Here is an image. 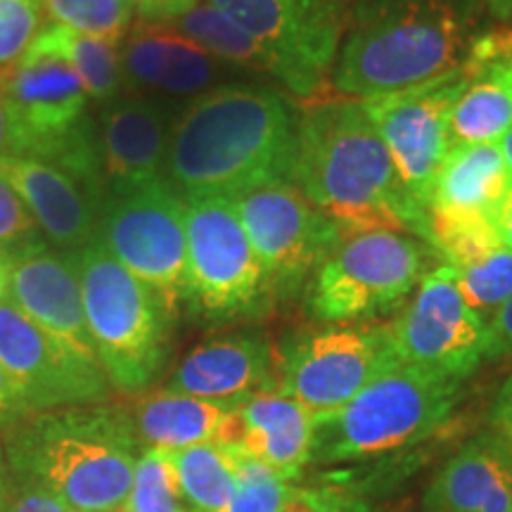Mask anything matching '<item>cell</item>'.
Instances as JSON below:
<instances>
[{"mask_svg": "<svg viewBox=\"0 0 512 512\" xmlns=\"http://www.w3.org/2000/svg\"><path fill=\"white\" fill-rule=\"evenodd\" d=\"M299 119L283 93L221 86L197 95L171 126L164 178L183 197H235L292 181Z\"/></svg>", "mask_w": 512, "mask_h": 512, "instance_id": "6da1fadb", "label": "cell"}, {"mask_svg": "<svg viewBox=\"0 0 512 512\" xmlns=\"http://www.w3.org/2000/svg\"><path fill=\"white\" fill-rule=\"evenodd\" d=\"M292 183L342 235L396 230L427 242L430 214L403 188L361 100L332 98L306 107Z\"/></svg>", "mask_w": 512, "mask_h": 512, "instance_id": "7a4b0ae2", "label": "cell"}, {"mask_svg": "<svg viewBox=\"0 0 512 512\" xmlns=\"http://www.w3.org/2000/svg\"><path fill=\"white\" fill-rule=\"evenodd\" d=\"M3 444L12 482L38 486L69 512H124L143 451L126 408L102 403L22 415Z\"/></svg>", "mask_w": 512, "mask_h": 512, "instance_id": "3957f363", "label": "cell"}, {"mask_svg": "<svg viewBox=\"0 0 512 512\" xmlns=\"http://www.w3.org/2000/svg\"><path fill=\"white\" fill-rule=\"evenodd\" d=\"M479 0H361L337 50L330 86L366 100L463 64L475 43Z\"/></svg>", "mask_w": 512, "mask_h": 512, "instance_id": "277c9868", "label": "cell"}, {"mask_svg": "<svg viewBox=\"0 0 512 512\" xmlns=\"http://www.w3.org/2000/svg\"><path fill=\"white\" fill-rule=\"evenodd\" d=\"M463 380L396 366L316 420L311 463H358L432 437L456 411Z\"/></svg>", "mask_w": 512, "mask_h": 512, "instance_id": "5b68a950", "label": "cell"}, {"mask_svg": "<svg viewBox=\"0 0 512 512\" xmlns=\"http://www.w3.org/2000/svg\"><path fill=\"white\" fill-rule=\"evenodd\" d=\"M95 354L112 389L145 392L169 356L171 313L100 240L74 254Z\"/></svg>", "mask_w": 512, "mask_h": 512, "instance_id": "8992f818", "label": "cell"}, {"mask_svg": "<svg viewBox=\"0 0 512 512\" xmlns=\"http://www.w3.org/2000/svg\"><path fill=\"white\" fill-rule=\"evenodd\" d=\"M425 259V247L413 235L396 230L344 235L313 273L311 313L344 325L392 311L420 285Z\"/></svg>", "mask_w": 512, "mask_h": 512, "instance_id": "52a82bcc", "label": "cell"}, {"mask_svg": "<svg viewBox=\"0 0 512 512\" xmlns=\"http://www.w3.org/2000/svg\"><path fill=\"white\" fill-rule=\"evenodd\" d=\"M98 240L162 299L171 318L190 304L185 200L166 178L124 195H107Z\"/></svg>", "mask_w": 512, "mask_h": 512, "instance_id": "ba28073f", "label": "cell"}, {"mask_svg": "<svg viewBox=\"0 0 512 512\" xmlns=\"http://www.w3.org/2000/svg\"><path fill=\"white\" fill-rule=\"evenodd\" d=\"M401 366L387 325H328L299 332L278 361V392L313 418L339 411L387 370Z\"/></svg>", "mask_w": 512, "mask_h": 512, "instance_id": "9c48e42d", "label": "cell"}, {"mask_svg": "<svg viewBox=\"0 0 512 512\" xmlns=\"http://www.w3.org/2000/svg\"><path fill=\"white\" fill-rule=\"evenodd\" d=\"M467 86L465 60L458 67L401 91L361 100L380 133L408 195L430 214L432 188L451 152V117Z\"/></svg>", "mask_w": 512, "mask_h": 512, "instance_id": "30bf717a", "label": "cell"}, {"mask_svg": "<svg viewBox=\"0 0 512 512\" xmlns=\"http://www.w3.org/2000/svg\"><path fill=\"white\" fill-rule=\"evenodd\" d=\"M190 304L207 316H240L264 304L268 275L228 197H185Z\"/></svg>", "mask_w": 512, "mask_h": 512, "instance_id": "8fae6325", "label": "cell"}, {"mask_svg": "<svg viewBox=\"0 0 512 512\" xmlns=\"http://www.w3.org/2000/svg\"><path fill=\"white\" fill-rule=\"evenodd\" d=\"M238 27L264 46L278 62V81L311 102L320 98L332 76L339 36V0H209Z\"/></svg>", "mask_w": 512, "mask_h": 512, "instance_id": "7c38bea8", "label": "cell"}, {"mask_svg": "<svg viewBox=\"0 0 512 512\" xmlns=\"http://www.w3.org/2000/svg\"><path fill=\"white\" fill-rule=\"evenodd\" d=\"M387 332L401 366L453 380L475 373L489 351V320L465 302L448 266L422 275L418 294Z\"/></svg>", "mask_w": 512, "mask_h": 512, "instance_id": "4fadbf2b", "label": "cell"}, {"mask_svg": "<svg viewBox=\"0 0 512 512\" xmlns=\"http://www.w3.org/2000/svg\"><path fill=\"white\" fill-rule=\"evenodd\" d=\"M0 368L15 389L22 415L95 406L112 392L98 363L43 332L8 297L0 304Z\"/></svg>", "mask_w": 512, "mask_h": 512, "instance_id": "5bb4252c", "label": "cell"}, {"mask_svg": "<svg viewBox=\"0 0 512 512\" xmlns=\"http://www.w3.org/2000/svg\"><path fill=\"white\" fill-rule=\"evenodd\" d=\"M233 204L271 290L302 283L344 238L342 230L292 181L242 192Z\"/></svg>", "mask_w": 512, "mask_h": 512, "instance_id": "9a60e30c", "label": "cell"}, {"mask_svg": "<svg viewBox=\"0 0 512 512\" xmlns=\"http://www.w3.org/2000/svg\"><path fill=\"white\" fill-rule=\"evenodd\" d=\"M8 299L43 332L86 361L98 363L86 323L74 254L41 247L10 261Z\"/></svg>", "mask_w": 512, "mask_h": 512, "instance_id": "2e32d148", "label": "cell"}, {"mask_svg": "<svg viewBox=\"0 0 512 512\" xmlns=\"http://www.w3.org/2000/svg\"><path fill=\"white\" fill-rule=\"evenodd\" d=\"M0 176L8 181L43 240L57 252L76 254L98 240L100 204L67 169L41 157H0Z\"/></svg>", "mask_w": 512, "mask_h": 512, "instance_id": "e0dca14e", "label": "cell"}, {"mask_svg": "<svg viewBox=\"0 0 512 512\" xmlns=\"http://www.w3.org/2000/svg\"><path fill=\"white\" fill-rule=\"evenodd\" d=\"M313 430L316 418L302 403L266 387L238 401L214 441L264 460L292 482L311 463Z\"/></svg>", "mask_w": 512, "mask_h": 512, "instance_id": "ac0fdd59", "label": "cell"}, {"mask_svg": "<svg viewBox=\"0 0 512 512\" xmlns=\"http://www.w3.org/2000/svg\"><path fill=\"white\" fill-rule=\"evenodd\" d=\"M169 133V117L157 102L145 98L107 102L98 121L107 195H124L162 181Z\"/></svg>", "mask_w": 512, "mask_h": 512, "instance_id": "d6986e66", "label": "cell"}, {"mask_svg": "<svg viewBox=\"0 0 512 512\" xmlns=\"http://www.w3.org/2000/svg\"><path fill=\"white\" fill-rule=\"evenodd\" d=\"M427 242L456 275L465 302L489 320L512 294V252L496 223L430 216Z\"/></svg>", "mask_w": 512, "mask_h": 512, "instance_id": "ffe728a7", "label": "cell"}, {"mask_svg": "<svg viewBox=\"0 0 512 512\" xmlns=\"http://www.w3.org/2000/svg\"><path fill=\"white\" fill-rule=\"evenodd\" d=\"M467 86L451 117L453 145L501 143L512 131V27L475 38Z\"/></svg>", "mask_w": 512, "mask_h": 512, "instance_id": "44dd1931", "label": "cell"}, {"mask_svg": "<svg viewBox=\"0 0 512 512\" xmlns=\"http://www.w3.org/2000/svg\"><path fill=\"white\" fill-rule=\"evenodd\" d=\"M273 349L261 335L209 339L190 351L171 373L166 389L211 401H242L266 389Z\"/></svg>", "mask_w": 512, "mask_h": 512, "instance_id": "7402d4cb", "label": "cell"}, {"mask_svg": "<svg viewBox=\"0 0 512 512\" xmlns=\"http://www.w3.org/2000/svg\"><path fill=\"white\" fill-rule=\"evenodd\" d=\"M425 512H512V451L498 434H479L441 465Z\"/></svg>", "mask_w": 512, "mask_h": 512, "instance_id": "603a6c76", "label": "cell"}, {"mask_svg": "<svg viewBox=\"0 0 512 512\" xmlns=\"http://www.w3.org/2000/svg\"><path fill=\"white\" fill-rule=\"evenodd\" d=\"M121 72L133 91L157 88L171 95L202 91L216 74V60L164 22L138 19L121 41Z\"/></svg>", "mask_w": 512, "mask_h": 512, "instance_id": "cb8c5ba5", "label": "cell"}, {"mask_svg": "<svg viewBox=\"0 0 512 512\" xmlns=\"http://www.w3.org/2000/svg\"><path fill=\"white\" fill-rule=\"evenodd\" d=\"M510 188L512 171L501 143L453 145L434 181L430 216L494 221Z\"/></svg>", "mask_w": 512, "mask_h": 512, "instance_id": "d4e9b609", "label": "cell"}, {"mask_svg": "<svg viewBox=\"0 0 512 512\" xmlns=\"http://www.w3.org/2000/svg\"><path fill=\"white\" fill-rule=\"evenodd\" d=\"M235 406L238 401H211L162 389L126 408V413L140 446L181 451L214 441Z\"/></svg>", "mask_w": 512, "mask_h": 512, "instance_id": "484cf974", "label": "cell"}, {"mask_svg": "<svg viewBox=\"0 0 512 512\" xmlns=\"http://www.w3.org/2000/svg\"><path fill=\"white\" fill-rule=\"evenodd\" d=\"M31 50H41V53H50L67 62L81 79L91 100L107 105L119 98L121 86H124L121 41L83 34V31L69 29L48 19Z\"/></svg>", "mask_w": 512, "mask_h": 512, "instance_id": "4316f807", "label": "cell"}, {"mask_svg": "<svg viewBox=\"0 0 512 512\" xmlns=\"http://www.w3.org/2000/svg\"><path fill=\"white\" fill-rule=\"evenodd\" d=\"M171 29L200 46L214 60L254 67L278 79V62L256 38L238 27L233 19L223 15L209 0H190L178 8L174 15L162 19Z\"/></svg>", "mask_w": 512, "mask_h": 512, "instance_id": "83f0119b", "label": "cell"}, {"mask_svg": "<svg viewBox=\"0 0 512 512\" xmlns=\"http://www.w3.org/2000/svg\"><path fill=\"white\" fill-rule=\"evenodd\" d=\"M169 458L174 463L181 498L192 512H221L226 508L238 489L233 451L228 446L207 441L169 451Z\"/></svg>", "mask_w": 512, "mask_h": 512, "instance_id": "f1b7e54d", "label": "cell"}, {"mask_svg": "<svg viewBox=\"0 0 512 512\" xmlns=\"http://www.w3.org/2000/svg\"><path fill=\"white\" fill-rule=\"evenodd\" d=\"M230 451H233L238 489L221 512H283L294 494V486L264 460L249 456L240 448Z\"/></svg>", "mask_w": 512, "mask_h": 512, "instance_id": "f546056e", "label": "cell"}, {"mask_svg": "<svg viewBox=\"0 0 512 512\" xmlns=\"http://www.w3.org/2000/svg\"><path fill=\"white\" fill-rule=\"evenodd\" d=\"M50 22L112 41H124L136 8L121 0H43Z\"/></svg>", "mask_w": 512, "mask_h": 512, "instance_id": "4dcf8cb0", "label": "cell"}, {"mask_svg": "<svg viewBox=\"0 0 512 512\" xmlns=\"http://www.w3.org/2000/svg\"><path fill=\"white\" fill-rule=\"evenodd\" d=\"M181 489L169 451L143 448L133 475L126 512H183Z\"/></svg>", "mask_w": 512, "mask_h": 512, "instance_id": "1f68e13d", "label": "cell"}, {"mask_svg": "<svg viewBox=\"0 0 512 512\" xmlns=\"http://www.w3.org/2000/svg\"><path fill=\"white\" fill-rule=\"evenodd\" d=\"M46 17L43 0H0V76L27 57Z\"/></svg>", "mask_w": 512, "mask_h": 512, "instance_id": "d6a6232c", "label": "cell"}, {"mask_svg": "<svg viewBox=\"0 0 512 512\" xmlns=\"http://www.w3.org/2000/svg\"><path fill=\"white\" fill-rule=\"evenodd\" d=\"M46 245L22 197L0 176V254L12 261Z\"/></svg>", "mask_w": 512, "mask_h": 512, "instance_id": "836d02e7", "label": "cell"}, {"mask_svg": "<svg viewBox=\"0 0 512 512\" xmlns=\"http://www.w3.org/2000/svg\"><path fill=\"white\" fill-rule=\"evenodd\" d=\"M8 512H69L60 501L31 484L12 482Z\"/></svg>", "mask_w": 512, "mask_h": 512, "instance_id": "e575fe53", "label": "cell"}, {"mask_svg": "<svg viewBox=\"0 0 512 512\" xmlns=\"http://www.w3.org/2000/svg\"><path fill=\"white\" fill-rule=\"evenodd\" d=\"M512 354V294L505 304L489 318V351L486 358Z\"/></svg>", "mask_w": 512, "mask_h": 512, "instance_id": "d590c367", "label": "cell"}, {"mask_svg": "<svg viewBox=\"0 0 512 512\" xmlns=\"http://www.w3.org/2000/svg\"><path fill=\"white\" fill-rule=\"evenodd\" d=\"M491 420H494L496 434L501 437L512 451V375L498 389L494 408H491Z\"/></svg>", "mask_w": 512, "mask_h": 512, "instance_id": "8d00e7d4", "label": "cell"}, {"mask_svg": "<svg viewBox=\"0 0 512 512\" xmlns=\"http://www.w3.org/2000/svg\"><path fill=\"white\" fill-rule=\"evenodd\" d=\"M19 155V133L8 100L0 93V157Z\"/></svg>", "mask_w": 512, "mask_h": 512, "instance_id": "74e56055", "label": "cell"}, {"mask_svg": "<svg viewBox=\"0 0 512 512\" xmlns=\"http://www.w3.org/2000/svg\"><path fill=\"white\" fill-rule=\"evenodd\" d=\"M316 512H366V508H363L361 501L342 494V491L320 489V501Z\"/></svg>", "mask_w": 512, "mask_h": 512, "instance_id": "f35d334b", "label": "cell"}, {"mask_svg": "<svg viewBox=\"0 0 512 512\" xmlns=\"http://www.w3.org/2000/svg\"><path fill=\"white\" fill-rule=\"evenodd\" d=\"M17 418H22V408H19L17 394L15 389H12L8 375L0 368V425L15 422Z\"/></svg>", "mask_w": 512, "mask_h": 512, "instance_id": "ab89813d", "label": "cell"}, {"mask_svg": "<svg viewBox=\"0 0 512 512\" xmlns=\"http://www.w3.org/2000/svg\"><path fill=\"white\" fill-rule=\"evenodd\" d=\"M494 223H496L498 235H501L503 245L512 252V188L508 190V195H505L501 207H498Z\"/></svg>", "mask_w": 512, "mask_h": 512, "instance_id": "60d3db41", "label": "cell"}, {"mask_svg": "<svg viewBox=\"0 0 512 512\" xmlns=\"http://www.w3.org/2000/svg\"><path fill=\"white\" fill-rule=\"evenodd\" d=\"M185 3H190V0H157V3L150 5V8L140 10L136 17L145 19V22H162V19L174 15V12Z\"/></svg>", "mask_w": 512, "mask_h": 512, "instance_id": "b9f144b4", "label": "cell"}, {"mask_svg": "<svg viewBox=\"0 0 512 512\" xmlns=\"http://www.w3.org/2000/svg\"><path fill=\"white\" fill-rule=\"evenodd\" d=\"M12 494V477H10V465L8 456H5V444L0 439V512H8Z\"/></svg>", "mask_w": 512, "mask_h": 512, "instance_id": "7bdbcfd3", "label": "cell"}, {"mask_svg": "<svg viewBox=\"0 0 512 512\" xmlns=\"http://www.w3.org/2000/svg\"><path fill=\"white\" fill-rule=\"evenodd\" d=\"M484 5L491 17L503 22L505 27H512V0H484Z\"/></svg>", "mask_w": 512, "mask_h": 512, "instance_id": "ee69618b", "label": "cell"}, {"mask_svg": "<svg viewBox=\"0 0 512 512\" xmlns=\"http://www.w3.org/2000/svg\"><path fill=\"white\" fill-rule=\"evenodd\" d=\"M8 280H10V259L0 254V304L8 297Z\"/></svg>", "mask_w": 512, "mask_h": 512, "instance_id": "f6af8a7d", "label": "cell"}, {"mask_svg": "<svg viewBox=\"0 0 512 512\" xmlns=\"http://www.w3.org/2000/svg\"><path fill=\"white\" fill-rule=\"evenodd\" d=\"M501 147H503V155H505V159H508V166L512 171V131L501 140Z\"/></svg>", "mask_w": 512, "mask_h": 512, "instance_id": "bcb514c9", "label": "cell"}, {"mask_svg": "<svg viewBox=\"0 0 512 512\" xmlns=\"http://www.w3.org/2000/svg\"><path fill=\"white\" fill-rule=\"evenodd\" d=\"M121 3H128V5H133V8H136V15H138L140 10L150 8V5H155L157 0H121Z\"/></svg>", "mask_w": 512, "mask_h": 512, "instance_id": "7dc6e473", "label": "cell"}, {"mask_svg": "<svg viewBox=\"0 0 512 512\" xmlns=\"http://www.w3.org/2000/svg\"><path fill=\"white\" fill-rule=\"evenodd\" d=\"M339 3H342V5H344V0H339Z\"/></svg>", "mask_w": 512, "mask_h": 512, "instance_id": "c3c4849f", "label": "cell"}, {"mask_svg": "<svg viewBox=\"0 0 512 512\" xmlns=\"http://www.w3.org/2000/svg\"><path fill=\"white\" fill-rule=\"evenodd\" d=\"M183 512H188V510H183Z\"/></svg>", "mask_w": 512, "mask_h": 512, "instance_id": "681fc988", "label": "cell"}, {"mask_svg": "<svg viewBox=\"0 0 512 512\" xmlns=\"http://www.w3.org/2000/svg\"><path fill=\"white\" fill-rule=\"evenodd\" d=\"M124 512H126V510H124Z\"/></svg>", "mask_w": 512, "mask_h": 512, "instance_id": "f907efd6", "label": "cell"}]
</instances>
